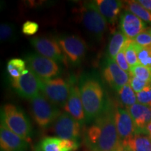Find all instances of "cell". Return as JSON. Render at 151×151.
<instances>
[{
  "label": "cell",
  "mask_w": 151,
  "mask_h": 151,
  "mask_svg": "<svg viewBox=\"0 0 151 151\" xmlns=\"http://www.w3.org/2000/svg\"><path fill=\"white\" fill-rule=\"evenodd\" d=\"M132 41L140 47H151V34L150 30H144L134 39H132Z\"/></svg>",
  "instance_id": "29"
},
{
  "label": "cell",
  "mask_w": 151,
  "mask_h": 151,
  "mask_svg": "<svg viewBox=\"0 0 151 151\" xmlns=\"http://www.w3.org/2000/svg\"><path fill=\"white\" fill-rule=\"evenodd\" d=\"M146 27V23L141 19L129 11H124L120 16V29L129 39H134L144 31Z\"/></svg>",
  "instance_id": "15"
},
{
  "label": "cell",
  "mask_w": 151,
  "mask_h": 151,
  "mask_svg": "<svg viewBox=\"0 0 151 151\" xmlns=\"http://www.w3.org/2000/svg\"><path fill=\"white\" fill-rule=\"evenodd\" d=\"M129 40L121 31L115 32L109 44L108 58L113 60H116V56L124 48Z\"/></svg>",
  "instance_id": "21"
},
{
  "label": "cell",
  "mask_w": 151,
  "mask_h": 151,
  "mask_svg": "<svg viewBox=\"0 0 151 151\" xmlns=\"http://www.w3.org/2000/svg\"><path fill=\"white\" fill-rule=\"evenodd\" d=\"M122 143L130 151H151V139L146 133H135Z\"/></svg>",
  "instance_id": "20"
},
{
  "label": "cell",
  "mask_w": 151,
  "mask_h": 151,
  "mask_svg": "<svg viewBox=\"0 0 151 151\" xmlns=\"http://www.w3.org/2000/svg\"><path fill=\"white\" fill-rule=\"evenodd\" d=\"M27 68L41 80H48L60 73V66L54 60L37 53H29L25 57Z\"/></svg>",
  "instance_id": "7"
},
{
  "label": "cell",
  "mask_w": 151,
  "mask_h": 151,
  "mask_svg": "<svg viewBox=\"0 0 151 151\" xmlns=\"http://www.w3.org/2000/svg\"><path fill=\"white\" fill-rule=\"evenodd\" d=\"M12 86L20 97L31 100L39 94L41 80L29 68L24 70L21 76L13 79Z\"/></svg>",
  "instance_id": "10"
},
{
  "label": "cell",
  "mask_w": 151,
  "mask_h": 151,
  "mask_svg": "<svg viewBox=\"0 0 151 151\" xmlns=\"http://www.w3.org/2000/svg\"><path fill=\"white\" fill-rule=\"evenodd\" d=\"M94 3L107 22L111 24L117 21L124 7L123 1L117 0H97Z\"/></svg>",
  "instance_id": "19"
},
{
  "label": "cell",
  "mask_w": 151,
  "mask_h": 151,
  "mask_svg": "<svg viewBox=\"0 0 151 151\" xmlns=\"http://www.w3.org/2000/svg\"><path fill=\"white\" fill-rule=\"evenodd\" d=\"M124 50L126 60H127L130 68L139 65L136 44L134 43L133 41L129 39L127 41V44L125 45L124 48Z\"/></svg>",
  "instance_id": "25"
},
{
  "label": "cell",
  "mask_w": 151,
  "mask_h": 151,
  "mask_svg": "<svg viewBox=\"0 0 151 151\" xmlns=\"http://www.w3.org/2000/svg\"><path fill=\"white\" fill-rule=\"evenodd\" d=\"M137 1L146 10L151 13V0H139Z\"/></svg>",
  "instance_id": "34"
},
{
  "label": "cell",
  "mask_w": 151,
  "mask_h": 151,
  "mask_svg": "<svg viewBox=\"0 0 151 151\" xmlns=\"http://www.w3.org/2000/svg\"><path fill=\"white\" fill-rule=\"evenodd\" d=\"M149 30H150V34H151V27L150 28V29H149Z\"/></svg>",
  "instance_id": "37"
},
{
  "label": "cell",
  "mask_w": 151,
  "mask_h": 151,
  "mask_svg": "<svg viewBox=\"0 0 151 151\" xmlns=\"http://www.w3.org/2000/svg\"><path fill=\"white\" fill-rule=\"evenodd\" d=\"M116 62H117L119 67H120L122 70H124L126 72L129 73L130 72V67L128 64V62L126 60L125 55H124V48L118 54V55L116 58Z\"/></svg>",
  "instance_id": "33"
},
{
  "label": "cell",
  "mask_w": 151,
  "mask_h": 151,
  "mask_svg": "<svg viewBox=\"0 0 151 151\" xmlns=\"http://www.w3.org/2000/svg\"><path fill=\"white\" fill-rule=\"evenodd\" d=\"M103 76L106 82L113 89L119 91L122 87L129 83L130 75L119 67L116 60L108 58L103 70Z\"/></svg>",
  "instance_id": "12"
},
{
  "label": "cell",
  "mask_w": 151,
  "mask_h": 151,
  "mask_svg": "<svg viewBox=\"0 0 151 151\" xmlns=\"http://www.w3.org/2000/svg\"><path fill=\"white\" fill-rule=\"evenodd\" d=\"M52 133L63 139L78 141L81 137V124L67 113H61L51 125Z\"/></svg>",
  "instance_id": "9"
},
{
  "label": "cell",
  "mask_w": 151,
  "mask_h": 151,
  "mask_svg": "<svg viewBox=\"0 0 151 151\" xmlns=\"http://www.w3.org/2000/svg\"><path fill=\"white\" fill-rule=\"evenodd\" d=\"M79 88L86 122L94 121L105 109L102 86L96 78L87 77L81 81Z\"/></svg>",
  "instance_id": "2"
},
{
  "label": "cell",
  "mask_w": 151,
  "mask_h": 151,
  "mask_svg": "<svg viewBox=\"0 0 151 151\" xmlns=\"http://www.w3.org/2000/svg\"><path fill=\"white\" fill-rule=\"evenodd\" d=\"M127 109L134 121L135 133H145L147 124L151 122L150 107L137 103Z\"/></svg>",
  "instance_id": "17"
},
{
  "label": "cell",
  "mask_w": 151,
  "mask_h": 151,
  "mask_svg": "<svg viewBox=\"0 0 151 151\" xmlns=\"http://www.w3.org/2000/svg\"><path fill=\"white\" fill-rule=\"evenodd\" d=\"M16 29L14 24L2 23L0 26V39L1 42L14 41L16 37Z\"/></svg>",
  "instance_id": "27"
},
{
  "label": "cell",
  "mask_w": 151,
  "mask_h": 151,
  "mask_svg": "<svg viewBox=\"0 0 151 151\" xmlns=\"http://www.w3.org/2000/svg\"><path fill=\"white\" fill-rule=\"evenodd\" d=\"M116 109L107 104L84 132L83 143L86 151H116L122 147L115 120Z\"/></svg>",
  "instance_id": "1"
},
{
  "label": "cell",
  "mask_w": 151,
  "mask_h": 151,
  "mask_svg": "<svg viewBox=\"0 0 151 151\" xmlns=\"http://www.w3.org/2000/svg\"><path fill=\"white\" fill-rule=\"evenodd\" d=\"M30 113L39 127L46 129L51 126L61 112L42 94L30 100Z\"/></svg>",
  "instance_id": "5"
},
{
  "label": "cell",
  "mask_w": 151,
  "mask_h": 151,
  "mask_svg": "<svg viewBox=\"0 0 151 151\" xmlns=\"http://www.w3.org/2000/svg\"><path fill=\"white\" fill-rule=\"evenodd\" d=\"M30 43L41 55L57 62H66V57L58 40L47 37H37L30 39Z\"/></svg>",
  "instance_id": "11"
},
{
  "label": "cell",
  "mask_w": 151,
  "mask_h": 151,
  "mask_svg": "<svg viewBox=\"0 0 151 151\" xmlns=\"http://www.w3.org/2000/svg\"><path fill=\"white\" fill-rule=\"evenodd\" d=\"M136 48H137L139 65L151 69V47L143 48L136 44Z\"/></svg>",
  "instance_id": "28"
},
{
  "label": "cell",
  "mask_w": 151,
  "mask_h": 151,
  "mask_svg": "<svg viewBox=\"0 0 151 151\" xmlns=\"http://www.w3.org/2000/svg\"><path fill=\"white\" fill-rule=\"evenodd\" d=\"M115 120L119 137L122 143L134 135V124L127 109L117 107L115 111Z\"/></svg>",
  "instance_id": "14"
},
{
  "label": "cell",
  "mask_w": 151,
  "mask_h": 151,
  "mask_svg": "<svg viewBox=\"0 0 151 151\" xmlns=\"http://www.w3.org/2000/svg\"><path fill=\"white\" fill-rule=\"evenodd\" d=\"M36 151H41V150H40V149H39V148H38L37 149V150H36Z\"/></svg>",
  "instance_id": "36"
},
{
  "label": "cell",
  "mask_w": 151,
  "mask_h": 151,
  "mask_svg": "<svg viewBox=\"0 0 151 151\" xmlns=\"http://www.w3.org/2000/svg\"><path fill=\"white\" fill-rule=\"evenodd\" d=\"M29 143L1 122L0 147L1 151H25L29 146Z\"/></svg>",
  "instance_id": "13"
},
{
  "label": "cell",
  "mask_w": 151,
  "mask_h": 151,
  "mask_svg": "<svg viewBox=\"0 0 151 151\" xmlns=\"http://www.w3.org/2000/svg\"><path fill=\"white\" fill-rule=\"evenodd\" d=\"M79 16L83 25L97 40L101 39L108 27L104 18L94 1H87L79 9Z\"/></svg>",
  "instance_id": "4"
},
{
  "label": "cell",
  "mask_w": 151,
  "mask_h": 151,
  "mask_svg": "<svg viewBox=\"0 0 151 151\" xmlns=\"http://www.w3.org/2000/svg\"><path fill=\"white\" fill-rule=\"evenodd\" d=\"M63 108L66 113H69L81 124L86 122L83 106L81 100L80 88L76 85L71 86L70 95Z\"/></svg>",
  "instance_id": "16"
},
{
  "label": "cell",
  "mask_w": 151,
  "mask_h": 151,
  "mask_svg": "<svg viewBox=\"0 0 151 151\" xmlns=\"http://www.w3.org/2000/svg\"><path fill=\"white\" fill-rule=\"evenodd\" d=\"M118 92L119 99L121 101L122 104L126 106V108L137 104V94H135V92L129 83L122 87Z\"/></svg>",
  "instance_id": "23"
},
{
  "label": "cell",
  "mask_w": 151,
  "mask_h": 151,
  "mask_svg": "<svg viewBox=\"0 0 151 151\" xmlns=\"http://www.w3.org/2000/svg\"><path fill=\"white\" fill-rule=\"evenodd\" d=\"M137 99L141 104L151 107V84L137 93Z\"/></svg>",
  "instance_id": "30"
},
{
  "label": "cell",
  "mask_w": 151,
  "mask_h": 151,
  "mask_svg": "<svg viewBox=\"0 0 151 151\" xmlns=\"http://www.w3.org/2000/svg\"><path fill=\"white\" fill-rule=\"evenodd\" d=\"M130 75H133L141 80L151 83V69L141 65H137L130 68Z\"/></svg>",
  "instance_id": "26"
},
{
  "label": "cell",
  "mask_w": 151,
  "mask_h": 151,
  "mask_svg": "<svg viewBox=\"0 0 151 151\" xmlns=\"http://www.w3.org/2000/svg\"><path fill=\"white\" fill-rule=\"evenodd\" d=\"M124 7L126 11L134 14L143 21L151 22V13L143 7L137 1H124Z\"/></svg>",
  "instance_id": "22"
},
{
  "label": "cell",
  "mask_w": 151,
  "mask_h": 151,
  "mask_svg": "<svg viewBox=\"0 0 151 151\" xmlns=\"http://www.w3.org/2000/svg\"><path fill=\"white\" fill-rule=\"evenodd\" d=\"M39 29V24L37 22L33 21L25 22L22 24V32L24 35L27 36H32L35 35Z\"/></svg>",
  "instance_id": "32"
},
{
  "label": "cell",
  "mask_w": 151,
  "mask_h": 151,
  "mask_svg": "<svg viewBox=\"0 0 151 151\" xmlns=\"http://www.w3.org/2000/svg\"><path fill=\"white\" fill-rule=\"evenodd\" d=\"M116 151H130V150H129V149H127V148H125V147H124L123 146H122L121 148L118 149V150H116Z\"/></svg>",
  "instance_id": "35"
},
{
  "label": "cell",
  "mask_w": 151,
  "mask_h": 151,
  "mask_svg": "<svg viewBox=\"0 0 151 151\" xmlns=\"http://www.w3.org/2000/svg\"><path fill=\"white\" fill-rule=\"evenodd\" d=\"M40 80L43 95L56 106H65L70 95V83L62 78Z\"/></svg>",
  "instance_id": "6"
},
{
  "label": "cell",
  "mask_w": 151,
  "mask_h": 151,
  "mask_svg": "<svg viewBox=\"0 0 151 151\" xmlns=\"http://www.w3.org/2000/svg\"><path fill=\"white\" fill-rule=\"evenodd\" d=\"M1 122L17 135L31 141L32 128L29 119L21 109L11 104H6L1 109Z\"/></svg>",
  "instance_id": "3"
},
{
  "label": "cell",
  "mask_w": 151,
  "mask_h": 151,
  "mask_svg": "<svg viewBox=\"0 0 151 151\" xmlns=\"http://www.w3.org/2000/svg\"><path fill=\"white\" fill-rule=\"evenodd\" d=\"M129 84L130 85V86L132 87V89L134 90V91L136 93H138V92L143 90L145 88H146L147 86H150L151 83H148L144 81L141 80V79L138 78L137 77L134 76L130 75Z\"/></svg>",
  "instance_id": "31"
},
{
  "label": "cell",
  "mask_w": 151,
  "mask_h": 151,
  "mask_svg": "<svg viewBox=\"0 0 151 151\" xmlns=\"http://www.w3.org/2000/svg\"><path fill=\"white\" fill-rule=\"evenodd\" d=\"M60 47L66 57L73 65H78L83 60L86 54L87 45L82 38L78 36H65L58 39Z\"/></svg>",
  "instance_id": "8"
},
{
  "label": "cell",
  "mask_w": 151,
  "mask_h": 151,
  "mask_svg": "<svg viewBox=\"0 0 151 151\" xmlns=\"http://www.w3.org/2000/svg\"><path fill=\"white\" fill-rule=\"evenodd\" d=\"M79 148L77 141L46 137L41 140L39 149L41 151H76Z\"/></svg>",
  "instance_id": "18"
},
{
  "label": "cell",
  "mask_w": 151,
  "mask_h": 151,
  "mask_svg": "<svg viewBox=\"0 0 151 151\" xmlns=\"http://www.w3.org/2000/svg\"><path fill=\"white\" fill-rule=\"evenodd\" d=\"M26 69L25 61L20 58H13L7 63V71L13 79L21 76Z\"/></svg>",
  "instance_id": "24"
},
{
  "label": "cell",
  "mask_w": 151,
  "mask_h": 151,
  "mask_svg": "<svg viewBox=\"0 0 151 151\" xmlns=\"http://www.w3.org/2000/svg\"><path fill=\"white\" fill-rule=\"evenodd\" d=\"M150 108H151V107H150Z\"/></svg>",
  "instance_id": "38"
}]
</instances>
